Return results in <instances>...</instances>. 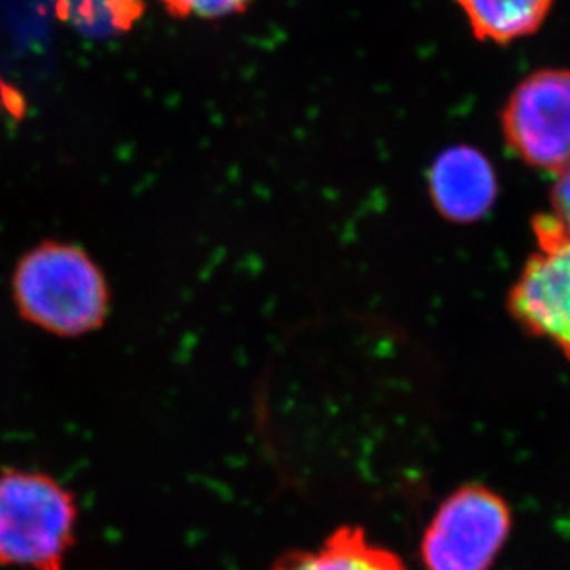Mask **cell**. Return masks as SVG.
<instances>
[{"label": "cell", "mask_w": 570, "mask_h": 570, "mask_svg": "<svg viewBox=\"0 0 570 570\" xmlns=\"http://www.w3.org/2000/svg\"><path fill=\"white\" fill-rule=\"evenodd\" d=\"M454 4L476 41L505 47L535 36L556 0H454Z\"/></svg>", "instance_id": "cell-8"}, {"label": "cell", "mask_w": 570, "mask_h": 570, "mask_svg": "<svg viewBox=\"0 0 570 570\" xmlns=\"http://www.w3.org/2000/svg\"><path fill=\"white\" fill-rule=\"evenodd\" d=\"M159 2L167 13L176 19L214 21V19L243 13L254 0H159Z\"/></svg>", "instance_id": "cell-10"}, {"label": "cell", "mask_w": 570, "mask_h": 570, "mask_svg": "<svg viewBox=\"0 0 570 570\" xmlns=\"http://www.w3.org/2000/svg\"><path fill=\"white\" fill-rule=\"evenodd\" d=\"M271 570H407L391 550L373 543L362 528L341 527L313 550H293Z\"/></svg>", "instance_id": "cell-7"}, {"label": "cell", "mask_w": 570, "mask_h": 570, "mask_svg": "<svg viewBox=\"0 0 570 570\" xmlns=\"http://www.w3.org/2000/svg\"><path fill=\"white\" fill-rule=\"evenodd\" d=\"M77 527V499L55 476L16 466L0 471V566L66 570Z\"/></svg>", "instance_id": "cell-2"}, {"label": "cell", "mask_w": 570, "mask_h": 570, "mask_svg": "<svg viewBox=\"0 0 570 570\" xmlns=\"http://www.w3.org/2000/svg\"><path fill=\"white\" fill-rule=\"evenodd\" d=\"M60 16L91 38L121 36L145 13V0H58Z\"/></svg>", "instance_id": "cell-9"}, {"label": "cell", "mask_w": 570, "mask_h": 570, "mask_svg": "<svg viewBox=\"0 0 570 570\" xmlns=\"http://www.w3.org/2000/svg\"><path fill=\"white\" fill-rule=\"evenodd\" d=\"M552 217L570 234V165L558 173V181L552 187Z\"/></svg>", "instance_id": "cell-11"}, {"label": "cell", "mask_w": 570, "mask_h": 570, "mask_svg": "<svg viewBox=\"0 0 570 570\" xmlns=\"http://www.w3.org/2000/svg\"><path fill=\"white\" fill-rule=\"evenodd\" d=\"M11 298L22 321L67 340L99 330L111 304L100 265L82 247L55 239L33 245L17 259Z\"/></svg>", "instance_id": "cell-1"}, {"label": "cell", "mask_w": 570, "mask_h": 570, "mask_svg": "<svg viewBox=\"0 0 570 570\" xmlns=\"http://www.w3.org/2000/svg\"><path fill=\"white\" fill-rule=\"evenodd\" d=\"M505 142L524 164L547 173L570 165V69L543 67L517 83L502 108Z\"/></svg>", "instance_id": "cell-4"}, {"label": "cell", "mask_w": 570, "mask_h": 570, "mask_svg": "<svg viewBox=\"0 0 570 570\" xmlns=\"http://www.w3.org/2000/svg\"><path fill=\"white\" fill-rule=\"evenodd\" d=\"M538 250L522 267L508 307L522 330L570 360V234L552 217L533 220Z\"/></svg>", "instance_id": "cell-5"}, {"label": "cell", "mask_w": 570, "mask_h": 570, "mask_svg": "<svg viewBox=\"0 0 570 570\" xmlns=\"http://www.w3.org/2000/svg\"><path fill=\"white\" fill-rule=\"evenodd\" d=\"M510 505L493 489L469 483L439 505L421 543L426 570H489L510 538Z\"/></svg>", "instance_id": "cell-3"}, {"label": "cell", "mask_w": 570, "mask_h": 570, "mask_svg": "<svg viewBox=\"0 0 570 570\" xmlns=\"http://www.w3.org/2000/svg\"><path fill=\"white\" fill-rule=\"evenodd\" d=\"M433 206L455 225H472L491 212L499 197V178L485 154L469 145L439 154L428 176Z\"/></svg>", "instance_id": "cell-6"}]
</instances>
